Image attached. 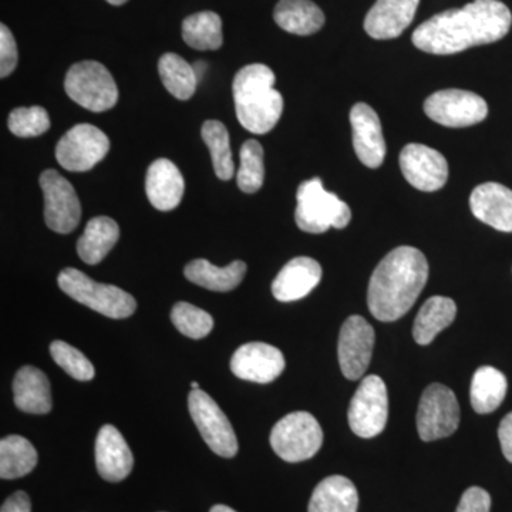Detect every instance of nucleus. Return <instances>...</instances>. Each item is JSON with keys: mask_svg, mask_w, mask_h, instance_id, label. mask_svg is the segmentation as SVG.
Returning <instances> with one entry per match:
<instances>
[{"mask_svg": "<svg viewBox=\"0 0 512 512\" xmlns=\"http://www.w3.org/2000/svg\"><path fill=\"white\" fill-rule=\"evenodd\" d=\"M322 266L315 259L299 256L281 269L272 282V293L279 302H295L305 298L319 285Z\"/></svg>", "mask_w": 512, "mask_h": 512, "instance_id": "nucleus-21", "label": "nucleus"}, {"mask_svg": "<svg viewBox=\"0 0 512 512\" xmlns=\"http://www.w3.org/2000/svg\"><path fill=\"white\" fill-rule=\"evenodd\" d=\"M57 282L74 301L107 318L126 319L136 312L137 302L130 293L114 285L99 284L79 269H63Z\"/></svg>", "mask_w": 512, "mask_h": 512, "instance_id": "nucleus-5", "label": "nucleus"}, {"mask_svg": "<svg viewBox=\"0 0 512 512\" xmlns=\"http://www.w3.org/2000/svg\"><path fill=\"white\" fill-rule=\"evenodd\" d=\"M269 440L282 460L301 463L318 453L323 443V431L311 413L295 412L275 424Z\"/></svg>", "mask_w": 512, "mask_h": 512, "instance_id": "nucleus-7", "label": "nucleus"}, {"mask_svg": "<svg viewBox=\"0 0 512 512\" xmlns=\"http://www.w3.org/2000/svg\"><path fill=\"white\" fill-rule=\"evenodd\" d=\"M507 379L500 370L483 366L474 373L471 382V406L478 414L493 413L507 396Z\"/></svg>", "mask_w": 512, "mask_h": 512, "instance_id": "nucleus-29", "label": "nucleus"}, {"mask_svg": "<svg viewBox=\"0 0 512 512\" xmlns=\"http://www.w3.org/2000/svg\"><path fill=\"white\" fill-rule=\"evenodd\" d=\"M39 183L45 198L47 227L57 234H70L82 218V205L73 185L56 170H46Z\"/></svg>", "mask_w": 512, "mask_h": 512, "instance_id": "nucleus-13", "label": "nucleus"}, {"mask_svg": "<svg viewBox=\"0 0 512 512\" xmlns=\"http://www.w3.org/2000/svg\"><path fill=\"white\" fill-rule=\"evenodd\" d=\"M37 458L36 448L25 437H5L0 441V477L15 480L28 476L35 470Z\"/></svg>", "mask_w": 512, "mask_h": 512, "instance_id": "nucleus-30", "label": "nucleus"}, {"mask_svg": "<svg viewBox=\"0 0 512 512\" xmlns=\"http://www.w3.org/2000/svg\"><path fill=\"white\" fill-rule=\"evenodd\" d=\"M0 512H32L29 495L25 491L10 495L2 505Z\"/></svg>", "mask_w": 512, "mask_h": 512, "instance_id": "nucleus-41", "label": "nucleus"}, {"mask_svg": "<svg viewBox=\"0 0 512 512\" xmlns=\"http://www.w3.org/2000/svg\"><path fill=\"white\" fill-rule=\"evenodd\" d=\"M241 165L237 174L239 190L254 194L261 190L265 180L264 148L256 140H248L242 144Z\"/></svg>", "mask_w": 512, "mask_h": 512, "instance_id": "nucleus-34", "label": "nucleus"}, {"mask_svg": "<svg viewBox=\"0 0 512 512\" xmlns=\"http://www.w3.org/2000/svg\"><path fill=\"white\" fill-rule=\"evenodd\" d=\"M210 512H237L232 510V508L227 507V505L217 504L211 508Z\"/></svg>", "mask_w": 512, "mask_h": 512, "instance_id": "nucleus-42", "label": "nucleus"}, {"mask_svg": "<svg viewBox=\"0 0 512 512\" xmlns=\"http://www.w3.org/2000/svg\"><path fill=\"white\" fill-rule=\"evenodd\" d=\"M424 111L429 119L451 128L474 126L488 116L487 101L483 97L458 89L431 94L424 103Z\"/></svg>", "mask_w": 512, "mask_h": 512, "instance_id": "nucleus-12", "label": "nucleus"}, {"mask_svg": "<svg viewBox=\"0 0 512 512\" xmlns=\"http://www.w3.org/2000/svg\"><path fill=\"white\" fill-rule=\"evenodd\" d=\"M18 46L6 25H0V76L8 77L18 66Z\"/></svg>", "mask_w": 512, "mask_h": 512, "instance_id": "nucleus-38", "label": "nucleus"}, {"mask_svg": "<svg viewBox=\"0 0 512 512\" xmlns=\"http://www.w3.org/2000/svg\"><path fill=\"white\" fill-rule=\"evenodd\" d=\"M274 19L279 28L298 36L313 35L325 25V15L311 0H279Z\"/></svg>", "mask_w": 512, "mask_h": 512, "instance_id": "nucleus-25", "label": "nucleus"}, {"mask_svg": "<svg viewBox=\"0 0 512 512\" xmlns=\"http://www.w3.org/2000/svg\"><path fill=\"white\" fill-rule=\"evenodd\" d=\"M350 123L356 156L366 167L379 168L386 157V141L376 111L369 104L357 103L350 111Z\"/></svg>", "mask_w": 512, "mask_h": 512, "instance_id": "nucleus-17", "label": "nucleus"}, {"mask_svg": "<svg viewBox=\"0 0 512 512\" xmlns=\"http://www.w3.org/2000/svg\"><path fill=\"white\" fill-rule=\"evenodd\" d=\"M511 10L500 0H474L446 10L414 30L413 43L430 55H454L470 47L498 42L510 32Z\"/></svg>", "mask_w": 512, "mask_h": 512, "instance_id": "nucleus-1", "label": "nucleus"}, {"mask_svg": "<svg viewBox=\"0 0 512 512\" xmlns=\"http://www.w3.org/2000/svg\"><path fill=\"white\" fill-rule=\"evenodd\" d=\"M202 140L210 150L215 174L222 181H229L234 177L235 168L232 160L231 146L227 127L217 120L205 121L201 130Z\"/></svg>", "mask_w": 512, "mask_h": 512, "instance_id": "nucleus-33", "label": "nucleus"}, {"mask_svg": "<svg viewBox=\"0 0 512 512\" xmlns=\"http://www.w3.org/2000/svg\"><path fill=\"white\" fill-rule=\"evenodd\" d=\"M429 281V262L413 247L389 252L376 266L367 291L369 311L380 322H394L413 308Z\"/></svg>", "mask_w": 512, "mask_h": 512, "instance_id": "nucleus-2", "label": "nucleus"}, {"mask_svg": "<svg viewBox=\"0 0 512 512\" xmlns=\"http://www.w3.org/2000/svg\"><path fill=\"white\" fill-rule=\"evenodd\" d=\"M13 396L16 407L25 413L47 414L53 407L49 379L37 367L25 366L16 373Z\"/></svg>", "mask_w": 512, "mask_h": 512, "instance_id": "nucleus-23", "label": "nucleus"}, {"mask_svg": "<svg viewBox=\"0 0 512 512\" xmlns=\"http://www.w3.org/2000/svg\"><path fill=\"white\" fill-rule=\"evenodd\" d=\"M235 111L241 126L266 134L281 120L284 97L275 89V74L265 64L242 67L232 83Z\"/></svg>", "mask_w": 512, "mask_h": 512, "instance_id": "nucleus-3", "label": "nucleus"}, {"mask_svg": "<svg viewBox=\"0 0 512 512\" xmlns=\"http://www.w3.org/2000/svg\"><path fill=\"white\" fill-rule=\"evenodd\" d=\"M184 42L192 49L217 50L224 43L222 20L215 12L188 16L183 23Z\"/></svg>", "mask_w": 512, "mask_h": 512, "instance_id": "nucleus-32", "label": "nucleus"}, {"mask_svg": "<svg viewBox=\"0 0 512 512\" xmlns=\"http://www.w3.org/2000/svg\"><path fill=\"white\" fill-rule=\"evenodd\" d=\"M8 126L18 137L42 136L50 128V117L43 107H19L10 113Z\"/></svg>", "mask_w": 512, "mask_h": 512, "instance_id": "nucleus-37", "label": "nucleus"}, {"mask_svg": "<svg viewBox=\"0 0 512 512\" xmlns=\"http://www.w3.org/2000/svg\"><path fill=\"white\" fill-rule=\"evenodd\" d=\"M158 73L161 82L175 99L188 100L197 90L198 76L194 66L185 62L183 57L175 53H165L158 62Z\"/></svg>", "mask_w": 512, "mask_h": 512, "instance_id": "nucleus-31", "label": "nucleus"}, {"mask_svg": "<svg viewBox=\"0 0 512 512\" xmlns=\"http://www.w3.org/2000/svg\"><path fill=\"white\" fill-rule=\"evenodd\" d=\"M50 355L67 375L79 382H89L96 375L92 362L79 349L73 348L63 340H55L50 345Z\"/></svg>", "mask_w": 512, "mask_h": 512, "instance_id": "nucleus-36", "label": "nucleus"}, {"mask_svg": "<svg viewBox=\"0 0 512 512\" xmlns=\"http://www.w3.org/2000/svg\"><path fill=\"white\" fill-rule=\"evenodd\" d=\"M498 439H500L504 457L512 464V412L508 413L501 421Z\"/></svg>", "mask_w": 512, "mask_h": 512, "instance_id": "nucleus-40", "label": "nucleus"}, {"mask_svg": "<svg viewBox=\"0 0 512 512\" xmlns=\"http://www.w3.org/2000/svg\"><path fill=\"white\" fill-rule=\"evenodd\" d=\"M185 190L183 174L167 158H160L148 167L146 192L151 205L160 211H171L180 205Z\"/></svg>", "mask_w": 512, "mask_h": 512, "instance_id": "nucleus-22", "label": "nucleus"}, {"mask_svg": "<svg viewBox=\"0 0 512 512\" xmlns=\"http://www.w3.org/2000/svg\"><path fill=\"white\" fill-rule=\"evenodd\" d=\"M420 0H377L365 19L367 35L376 40L396 39L412 25Z\"/></svg>", "mask_w": 512, "mask_h": 512, "instance_id": "nucleus-19", "label": "nucleus"}, {"mask_svg": "<svg viewBox=\"0 0 512 512\" xmlns=\"http://www.w3.org/2000/svg\"><path fill=\"white\" fill-rule=\"evenodd\" d=\"M400 168L409 184L420 191H439L448 180L446 158L439 151L423 144H409L403 148Z\"/></svg>", "mask_w": 512, "mask_h": 512, "instance_id": "nucleus-15", "label": "nucleus"}, {"mask_svg": "<svg viewBox=\"0 0 512 512\" xmlns=\"http://www.w3.org/2000/svg\"><path fill=\"white\" fill-rule=\"evenodd\" d=\"M96 466L110 483L126 480L133 471L134 457L123 434L111 424L101 427L96 439Z\"/></svg>", "mask_w": 512, "mask_h": 512, "instance_id": "nucleus-18", "label": "nucleus"}, {"mask_svg": "<svg viewBox=\"0 0 512 512\" xmlns=\"http://www.w3.org/2000/svg\"><path fill=\"white\" fill-rule=\"evenodd\" d=\"M107 2H109L110 5L120 6V5H124V3L127 2V0H107Z\"/></svg>", "mask_w": 512, "mask_h": 512, "instance_id": "nucleus-43", "label": "nucleus"}, {"mask_svg": "<svg viewBox=\"0 0 512 512\" xmlns=\"http://www.w3.org/2000/svg\"><path fill=\"white\" fill-rule=\"evenodd\" d=\"M359 494L355 484L343 476L320 481L309 501V512H357Z\"/></svg>", "mask_w": 512, "mask_h": 512, "instance_id": "nucleus-26", "label": "nucleus"}, {"mask_svg": "<svg viewBox=\"0 0 512 512\" xmlns=\"http://www.w3.org/2000/svg\"><path fill=\"white\" fill-rule=\"evenodd\" d=\"M460 419L456 394L444 384H430L421 394L416 421L421 440L429 443L453 436L460 426Z\"/></svg>", "mask_w": 512, "mask_h": 512, "instance_id": "nucleus-8", "label": "nucleus"}, {"mask_svg": "<svg viewBox=\"0 0 512 512\" xmlns=\"http://www.w3.org/2000/svg\"><path fill=\"white\" fill-rule=\"evenodd\" d=\"M191 387H192V390H198V389H200V384H198L197 382H192Z\"/></svg>", "mask_w": 512, "mask_h": 512, "instance_id": "nucleus-44", "label": "nucleus"}, {"mask_svg": "<svg viewBox=\"0 0 512 512\" xmlns=\"http://www.w3.org/2000/svg\"><path fill=\"white\" fill-rule=\"evenodd\" d=\"M109 151V137L100 128L92 124H77L60 138L56 158L64 170L84 173L103 161Z\"/></svg>", "mask_w": 512, "mask_h": 512, "instance_id": "nucleus-11", "label": "nucleus"}, {"mask_svg": "<svg viewBox=\"0 0 512 512\" xmlns=\"http://www.w3.org/2000/svg\"><path fill=\"white\" fill-rule=\"evenodd\" d=\"M171 320L177 330L194 340L204 339L214 328V319L210 313L187 302H180L174 306Z\"/></svg>", "mask_w": 512, "mask_h": 512, "instance_id": "nucleus-35", "label": "nucleus"}, {"mask_svg": "<svg viewBox=\"0 0 512 512\" xmlns=\"http://www.w3.org/2000/svg\"><path fill=\"white\" fill-rule=\"evenodd\" d=\"M349 426L356 436L372 439L386 429L389 396L386 383L377 375L366 376L350 402Z\"/></svg>", "mask_w": 512, "mask_h": 512, "instance_id": "nucleus-9", "label": "nucleus"}, {"mask_svg": "<svg viewBox=\"0 0 512 512\" xmlns=\"http://www.w3.org/2000/svg\"><path fill=\"white\" fill-rule=\"evenodd\" d=\"M67 96L93 113L113 109L119 100V89L103 64L87 60L73 64L64 80Z\"/></svg>", "mask_w": 512, "mask_h": 512, "instance_id": "nucleus-6", "label": "nucleus"}, {"mask_svg": "<svg viewBox=\"0 0 512 512\" xmlns=\"http://www.w3.org/2000/svg\"><path fill=\"white\" fill-rule=\"evenodd\" d=\"M295 221L308 234H323L330 228L343 229L352 221V211L338 195L326 191L320 178L299 185Z\"/></svg>", "mask_w": 512, "mask_h": 512, "instance_id": "nucleus-4", "label": "nucleus"}, {"mask_svg": "<svg viewBox=\"0 0 512 512\" xmlns=\"http://www.w3.org/2000/svg\"><path fill=\"white\" fill-rule=\"evenodd\" d=\"M285 369L281 350L268 343L251 342L241 346L231 359V370L238 379L259 384L274 382Z\"/></svg>", "mask_w": 512, "mask_h": 512, "instance_id": "nucleus-16", "label": "nucleus"}, {"mask_svg": "<svg viewBox=\"0 0 512 512\" xmlns=\"http://www.w3.org/2000/svg\"><path fill=\"white\" fill-rule=\"evenodd\" d=\"M474 217L497 231L512 232V190L505 185L485 183L471 192Z\"/></svg>", "mask_w": 512, "mask_h": 512, "instance_id": "nucleus-20", "label": "nucleus"}, {"mask_svg": "<svg viewBox=\"0 0 512 512\" xmlns=\"http://www.w3.org/2000/svg\"><path fill=\"white\" fill-rule=\"evenodd\" d=\"M188 409L202 439L217 456H237L238 440L235 431L228 417L211 396L201 389L192 390L188 396Z\"/></svg>", "mask_w": 512, "mask_h": 512, "instance_id": "nucleus-10", "label": "nucleus"}, {"mask_svg": "<svg viewBox=\"0 0 512 512\" xmlns=\"http://www.w3.org/2000/svg\"><path fill=\"white\" fill-rule=\"evenodd\" d=\"M375 348V329L362 316L353 315L345 320L339 335V365L343 376L359 380L372 362Z\"/></svg>", "mask_w": 512, "mask_h": 512, "instance_id": "nucleus-14", "label": "nucleus"}, {"mask_svg": "<svg viewBox=\"0 0 512 512\" xmlns=\"http://www.w3.org/2000/svg\"><path fill=\"white\" fill-rule=\"evenodd\" d=\"M119 238L120 228L116 221L109 217L93 218L77 241V254L86 264H100L110 254Z\"/></svg>", "mask_w": 512, "mask_h": 512, "instance_id": "nucleus-28", "label": "nucleus"}, {"mask_svg": "<svg viewBox=\"0 0 512 512\" xmlns=\"http://www.w3.org/2000/svg\"><path fill=\"white\" fill-rule=\"evenodd\" d=\"M185 278L192 284L214 292H229L238 288L247 274V265L242 261L220 268L212 265L207 259H195L185 266Z\"/></svg>", "mask_w": 512, "mask_h": 512, "instance_id": "nucleus-24", "label": "nucleus"}, {"mask_svg": "<svg viewBox=\"0 0 512 512\" xmlns=\"http://www.w3.org/2000/svg\"><path fill=\"white\" fill-rule=\"evenodd\" d=\"M491 497L480 487L468 488L461 497L456 512H490Z\"/></svg>", "mask_w": 512, "mask_h": 512, "instance_id": "nucleus-39", "label": "nucleus"}, {"mask_svg": "<svg viewBox=\"0 0 512 512\" xmlns=\"http://www.w3.org/2000/svg\"><path fill=\"white\" fill-rule=\"evenodd\" d=\"M457 305L446 296L427 299L417 313L413 325V338L421 346L430 345L434 338L454 322Z\"/></svg>", "mask_w": 512, "mask_h": 512, "instance_id": "nucleus-27", "label": "nucleus"}]
</instances>
